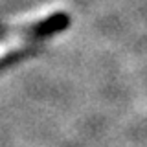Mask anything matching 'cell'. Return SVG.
I'll return each instance as SVG.
<instances>
[{"mask_svg":"<svg viewBox=\"0 0 147 147\" xmlns=\"http://www.w3.org/2000/svg\"><path fill=\"white\" fill-rule=\"evenodd\" d=\"M26 42H28V37L26 35H13V37H9V39L2 40V42H0V61H2L6 55H9L11 52L22 48Z\"/></svg>","mask_w":147,"mask_h":147,"instance_id":"cell-1","label":"cell"}]
</instances>
